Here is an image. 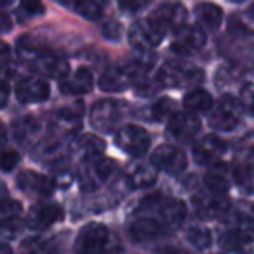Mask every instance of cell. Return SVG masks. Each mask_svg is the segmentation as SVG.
Instances as JSON below:
<instances>
[{
    "label": "cell",
    "mask_w": 254,
    "mask_h": 254,
    "mask_svg": "<svg viewBox=\"0 0 254 254\" xmlns=\"http://www.w3.org/2000/svg\"><path fill=\"white\" fill-rule=\"evenodd\" d=\"M164 37H166V32L150 16L134 21L127 30V40H129L132 49L139 51V53H148V51L159 47Z\"/></svg>",
    "instance_id": "obj_9"
},
{
    "label": "cell",
    "mask_w": 254,
    "mask_h": 254,
    "mask_svg": "<svg viewBox=\"0 0 254 254\" xmlns=\"http://www.w3.org/2000/svg\"><path fill=\"white\" fill-rule=\"evenodd\" d=\"M219 254H225V253H219Z\"/></svg>",
    "instance_id": "obj_49"
},
{
    "label": "cell",
    "mask_w": 254,
    "mask_h": 254,
    "mask_svg": "<svg viewBox=\"0 0 254 254\" xmlns=\"http://www.w3.org/2000/svg\"><path fill=\"white\" fill-rule=\"evenodd\" d=\"M214 106V99L212 96L209 94L207 91L204 89H191L190 92L185 94V99H183V108L187 113L190 115H205L209 113Z\"/></svg>",
    "instance_id": "obj_29"
},
{
    "label": "cell",
    "mask_w": 254,
    "mask_h": 254,
    "mask_svg": "<svg viewBox=\"0 0 254 254\" xmlns=\"http://www.w3.org/2000/svg\"><path fill=\"white\" fill-rule=\"evenodd\" d=\"M235 181V173H233V167L228 162H219L209 166L207 173L204 174V183L205 188L214 193L225 195L226 191L232 188V183Z\"/></svg>",
    "instance_id": "obj_22"
},
{
    "label": "cell",
    "mask_w": 254,
    "mask_h": 254,
    "mask_svg": "<svg viewBox=\"0 0 254 254\" xmlns=\"http://www.w3.org/2000/svg\"><path fill=\"white\" fill-rule=\"evenodd\" d=\"M94 87V77L87 68H78L71 75L60 82V91L64 96H84Z\"/></svg>",
    "instance_id": "obj_25"
},
{
    "label": "cell",
    "mask_w": 254,
    "mask_h": 254,
    "mask_svg": "<svg viewBox=\"0 0 254 254\" xmlns=\"http://www.w3.org/2000/svg\"><path fill=\"white\" fill-rule=\"evenodd\" d=\"M239 101L242 105L244 112L254 117V84H246L240 89Z\"/></svg>",
    "instance_id": "obj_36"
},
{
    "label": "cell",
    "mask_w": 254,
    "mask_h": 254,
    "mask_svg": "<svg viewBox=\"0 0 254 254\" xmlns=\"http://www.w3.org/2000/svg\"><path fill=\"white\" fill-rule=\"evenodd\" d=\"M152 68V60H136L110 66L99 77V89L105 92H124L131 85H138L145 80Z\"/></svg>",
    "instance_id": "obj_2"
},
{
    "label": "cell",
    "mask_w": 254,
    "mask_h": 254,
    "mask_svg": "<svg viewBox=\"0 0 254 254\" xmlns=\"http://www.w3.org/2000/svg\"><path fill=\"white\" fill-rule=\"evenodd\" d=\"M230 2H233V4H240V2H246V0H230Z\"/></svg>",
    "instance_id": "obj_47"
},
{
    "label": "cell",
    "mask_w": 254,
    "mask_h": 254,
    "mask_svg": "<svg viewBox=\"0 0 254 254\" xmlns=\"http://www.w3.org/2000/svg\"><path fill=\"white\" fill-rule=\"evenodd\" d=\"M105 148H106V143L101 138H98L96 134H78L75 138L73 145H71V152L80 157V162L82 160L92 159V157L103 155Z\"/></svg>",
    "instance_id": "obj_28"
},
{
    "label": "cell",
    "mask_w": 254,
    "mask_h": 254,
    "mask_svg": "<svg viewBox=\"0 0 254 254\" xmlns=\"http://www.w3.org/2000/svg\"><path fill=\"white\" fill-rule=\"evenodd\" d=\"M11 2H14V0H2V5H4V7H7Z\"/></svg>",
    "instance_id": "obj_46"
},
{
    "label": "cell",
    "mask_w": 254,
    "mask_h": 254,
    "mask_svg": "<svg viewBox=\"0 0 254 254\" xmlns=\"http://www.w3.org/2000/svg\"><path fill=\"white\" fill-rule=\"evenodd\" d=\"M253 211H254V205H253Z\"/></svg>",
    "instance_id": "obj_50"
},
{
    "label": "cell",
    "mask_w": 254,
    "mask_h": 254,
    "mask_svg": "<svg viewBox=\"0 0 254 254\" xmlns=\"http://www.w3.org/2000/svg\"><path fill=\"white\" fill-rule=\"evenodd\" d=\"M46 47L42 46V44L39 42L37 39H33V37H28V35H23L18 39V44H16V53H18V56L21 58L23 61H26V63H32V61H35L37 58L40 56V54L46 53Z\"/></svg>",
    "instance_id": "obj_32"
},
{
    "label": "cell",
    "mask_w": 254,
    "mask_h": 254,
    "mask_svg": "<svg viewBox=\"0 0 254 254\" xmlns=\"http://www.w3.org/2000/svg\"><path fill=\"white\" fill-rule=\"evenodd\" d=\"M235 183L246 193H254V146H249L239 153L233 164Z\"/></svg>",
    "instance_id": "obj_23"
},
{
    "label": "cell",
    "mask_w": 254,
    "mask_h": 254,
    "mask_svg": "<svg viewBox=\"0 0 254 254\" xmlns=\"http://www.w3.org/2000/svg\"><path fill=\"white\" fill-rule=\"evenodd\" d=\"M2 21H4V32H7V28H9V18H7V14H2Z\"/></svg>",
    "instance_id": "obj_45"
},
{
    "label": "cell",
    "mask_w": 254,
    "mask_h": 254,
    "mask_svg": "<svg viewBox=\"0 0 254 254\" xmlns=\"http://www.w3.org/2000/svg\"><path fill=\"white\" fill-rule=\"evenodd\" d=\"M119 2V7L124 12H138L141 9L146 7L148 0H117Z\"/></svg>",
    "instance_id": "obj_40"
},
{
    "label": "cell",
    "mask_w": 254,
    "mask_h": 254,
    "mask_svg": "<svg viewBox=\"0 0 254 254\" xmlns=\"http://www.w3.org/2000/svg\"><path fill=\"white\" fill-rule=\"evenodd\" d=\"M23 214V205L16 200H9L4 198L2 202V221H9V219H18Z\"/></svg>",
    "instance_id": "obj_37"
},
{
    "label": "cell",
    "mask_w": 254,
    "mask_h": 254,
    "mask_svg": "<svg viewBox=\"0 0 254 254\" xmlns=\"http://www.w3.org/2000/svg\"><path fill=\"white\" fill-rule=\"evenodd\" d=\"M193 14L204 32H216L223 23V9L212 2H198L193 7Z\"/></svg>",
    "instance_id": "obj_27"
},
{
    "label": "cell",
    "mask_w": 254,
    "mask_h": 254,
    "mask_svg": "<svg viewBox=\"0 0 254 254\" xmlns=\"http://www.w3.org/2000/svg\"><path fill=\"white\" fill-rule=\"evenodd\" d=\"M56 2L89 21H98L108 11V0H56Z\"/></svg>",
    "instance_id": "obj_24"
},
{
    "label": "cell",
    "mask_w": 254,
    "mask_h": 254,
    "mask_svg": "<svg viewBox=\"0 0 254 254\" xmlns=\"http://www.w3.org/2000/svg\"><path fill=\"white\" fill-rule=\"evenodd\" d=\"M115 145L131 157H141L150 150L152 138L143 127L136 124H126L115 132Z\"/></svg>",
    "instance_id": "obj_11"
},
{
    "label": "cell",
    "mask_w": 254,
    "mask_h": 254,
    "mask_svg": "<svg viewBox=\"0 0 254 254\" xmlns=\"http://www.w3.org/2000/svg\"><path fill=\"white\" fill-rule=\"evenodd\" d=\"M150 119L155 122H169L176 115V103L171 98H159L155 103H152L148 108Z\"/></svg>",
    "instance_id": "obj_33"
},
{
    "label": "cell",
    "mask_w": 254,
    "mask_h": 254,
    "mask_svg": "<svg viewBox=\"0 0 254 254\" xmlns=\"http://www.w3.org/2000/svg\"><path fill=\"white\" fill-rule=\"evenodd\" d=\"M193 204L195 214L200 219H218L221 216H225L230 211V200L228 197L221 193H214L211 190H202L197 191L191 198Z\"/></svg>",
    "instance_id": "obj_12"
},
{
    "label": "cell",
    "mask_w": 254,
    "mask_h": 254,
    "mask_svg": "<svg viewBox=\"0 0 254 254\" xmlns=\"http://www.w3.org/2000/svg\"><path fill=\"white\" fill-rule=\"evenodd\" d=\"M73 254H78V253H75V251H73Z\"/></svg>",
    "instance_id": "obj_48"
},
{
    "label": "cell",
    "mask_w": 254,
    "mask_h": 254,
    "mask_svg": "<svg viewBox=\"0 0 254 254\" xmlns=\"http://www.w3.org/2000/svg\"><path fill=\"white\" fill-rule=\"evenodd\" d=\"M23 254H61L54 237H32L23 242Z\"/></svg>",
    "instance_id": "obj_31"
},
{
    "label": "cell",
    "mask_w": 254,
    "mask_h": 254,
    "mask_svg": "<svg viewBox=\"0 0 254 254\" xmlns=\"http://www.w3.org/2000/svg\"><path fill=\"white\" fill-rule=\"evenodd\" d=\"M204 78L205 75L202 68L183 60L166 61L155 75V80L159 82L160 87L169 89H195V85H200Z\"/></svg>",
    "instance_id": "obj_4"
},
{
    "label": "cell",
    "mask_w": 254,
    "mask_h": 254,
    "mask_svg": "<svg viewBox=\"0 0 254 254\" xmlns=\"http://www.w3.org/2000/svg\"><path fill=\"white\" fill-rule=\"evenodd\" d=\"M205 46V32L198 25H185L174 33L171 51L178 56H191Z\"/></svg>",
    "instance_id": "obj_16"
},
{
    "label": "cell",
    "mask_w": 254,
    "mask_h": 254,
    "mask_svg": "<svg viewBox=\"0 0 254 254\" xmlns=\"http://www.w3.org/2000/svg\"><path fill=\"white\" fill-rule=\"evenodd\" d=\"M75 253L78 254H120L122 242L119 235L101 225V223H89L78 232L75 240Z\"/></svg>",
    "instance_id": "obj_3"
},
{
    "label": "cell",
    "mask_w": 254,
    "mask_h": 254,
    "mask_svg": "<svg viewBox=\"0 0 254 254\" xmlns=\"http://www.w3.org/2000/svg\"><path fill=\"white\" fill-rule=\"evenodd\" d=\"M51 96V85L44 77H26L16 85V98L23 105L42 103Z\"/></svg>",
    "instance_id": "obj_21"
},
{
    "label": "cell",
    "mask_w": 254,
    "mask_h": 254,
    "mask_svg": "<svg viewBox=\"0 0 254 254\" xmlns=\"http://www.w3.org/2000/svg\"><path fill=\"white\" fill-rule=\"evenodd\" d=\"M16 187L23 191L25 195L32 198H49L56 190L53 178L44 176V174L37 173V171H21L16 178Z\"/></svg>",
    "instance_id": "obj_15"
},
{
    "label": "cell",
    "mask_w": 254,
    "mask_h": 254,
    "mask_svg": "<svg viewBox=\"0 0 254 254\" xmlns=\"http://www.w3.org/2000/svg\"><path fill=\"white\" fill-rule=\"evenodd\" d=\"M150 164L157 171L178 176L187 169V155L173 145H160L150 155Z\"/></svg>",
    "instance_id": "obj_14"
},
{
    "label": "cell",
    "mask_w": 254,
    "mask_h": 254,
    "mask_svg": "<svg viewBox=\"0 0 254 254\" xmlns=\"http://www.w3.org/2000/svg\"><path fill=\"white\" fill-rule=\"evenodd\" d=\"M30 68L39 77L53 78V80H60V82L70 75V64H68V61L63 56H60L56 53H51V51H46L35 61H32Z\"/></svg>",
    "instance_id": "obj_18"
},
{
    "label": "cell",
    "mask_w": 254,
    "mask_h": 254,
    "mask_svg": "<svg viewBox=\"0 0 254 254\" xmlns=\"http://www.w3.org/2000/svg\"><path fill=\"white\" fill-rule=\"evenodd\" d=\"M187 240L195 247V249H207L211 246V230L202 225H193L187 230Z\"/></svg>",
    "instance_id": "obj_34"
},
{
    "label": "cell",
    "mask_w": 254,
    "mask_h": 254,
    "mask_svg": "<svg viewBox=\"0 0 254 254\" xmlns=\"http://www.w3.org/2000/svg\"><path fill=\"white\" fill-rule=\"evenodd\" d=\"M187 205L160 191L150 193L138 202L129 221V235L134 242H148L171 233L183 225Z\"/></svg>",
    "instance_id": "obj_1"
},
{
    "label": "cell",
    "mask_w": 254,
    "mask_h": 254,
    "mask_svg": "<svg viewBox=\"0 0 254 254\" xmlns=\"http://www.w3.org/2000/svg\"><path fill=\"white\" fill-rule=\"evenodd\" d=\"M242 105L239 99L233 96H223L218 103H214L212 110L207 113V122L209 127H212L216 132H230L233 131L240 124V117H242Z\"/></svg>",
    "instance_id": "obj_8"
},
{
    "label": "cell",
    "mask_w": 254,
    "mask_h": 254,
    "mask_svg": "<svg viewBox=\"0 0 254 254\" xmlns=\"http://www.w3.org/2000/svg\"><path fill=\"white\" fill-rule=\"evenodd\" d=\"M19 164V155L14 150H4V155H2V169L5 173H11L16 166Z\"/></svg>",
    "instance_id": "obj_39"
},
{
    "label": "cell",
    "mask_w": 254,
    "mask_h": 254,
    "mask_svg": "<svg viewBox=\"0 0 254 254\" xmlns=\"http://www.w3.org/2000/svg\"><path fill=\"white\" fill-rule=\"evenodd\" d=\"M64 218V211L60 204L54 202H39L32 205L26 214V226L33 232H44L56 223H61Z\"/></svg>",
    "instance_id": "obj_13"
},
{
    "label": "cell",
    "mask_w": 254,
    "mask_h": 254,
    "mask_svg": "<svg viewBox=\"0 0 254 254\" xmlns=\"http://www.w3.org/2000/svg\"><path fill=\"white\" fill-rule=\"evenodd\" d=\"M200 131V122L195 115L187 112H178L173 119L167 122L166 134L174 143H190Z\"/></svg>",
    "instance_id": "obj_19"
},
{
    "label": "cell",
    "mask_w": 254,
    "mask_h": 254,
    "mask_svg": "<svg viewBox=\"0 0 254 254\" xmlns=\"http://www.w3.org/2000/svg\"><path fill=\"white\" fill-rule=\"evenodd\" d=\"M129 113V106L122 99L105 98L94 103L89 113V122L99 132H117L122 127L124 119Z\"/></svg>",
    "instance_id": "obj_5"
},
{
    "label": "cell",
    "mask_w": 254,
    "mask_h": 254,
    "mask_svg": "<svg viewBox=\"0 0 254 254\" xmlns=\"http://www.w3.org/2000/svg\"><path fill=\"white\" fill-rule=\"evenodd\" d=\"M117 162L105 155L92 157V159L82 160L78 169V183L80 188L87 193L99 190L106 183L113 180L117 174Z\"/></svg>",
    "instance_id": "obj_6"
},
{
    "label": "cell",
    "mask_w": 254,
    "mask_h": 254,
    "mask_svg": "<svg viewBox=\"0 0 254 254\" xmlns=\"http://www.w3.org/2000/svg\"><path fill=\"white\" fill-rule=\"evenodd\" d=\"M53 181L56 185V188H68L73 181V173H71V167L68 166V162H64L63 159L58 160L56 166L53 169Z\"/></svg>",
    "instance_id": "obj_35"
},
{
    "label": "cell",
    "mask_w": 254,
    "mask_h": 254,
    "mask_svg": "<svg viewBox=\"0 0 254 254\" xmlns=\"http://www.w3.org/2000/svg\"><path fill=\"white\" fill-rule=\"evenodd\" d=\"M23 221L21 218L18 219H9V221H2V239L4 240H11L14 237H18L23 230Z\"/></svg>",
    "instance_id": "obj_38"
},
{
    "label": "cell",
    "mask_w": 254,
    "mask_h": 254,
    "mask_svg": "<svg viewBox=\"0 0 254 254\" xmlns=\"http://www.w3.org/2000/svg\"><path fill=\"white\" fill-rule=\"evenodd\" d=\"M9 63H11V49L7 44H2V70H4V73L7 71Z\"/></svg>",
    "instance_id": "obj_42"
},
{
    "label": "cell",
    "mask_w": 254,
    "mask_h": 254,
    "mask_svg": "<svg viewBox=\"0 0 254 254\" xmlns=\"http://www.w3.org/2000/svg\"><path fill=\"white\" fill-rule=\"evenodd\" d=\"M0 251H2L0 254H12V249H11V246H9L7 240H4V242H2V247H0Z\"/></svg>",
    "instance_id": "obj_44"
},
{
    "label": "cell",
    "mask_w": 254,
    "mask_h": 254,
    "mask_svg": "<svg viewBox=\"0 0 254 254\" xmlns=\"http://www.w3.org/2000/svg\"><path fill=\"white\" fill-rule=\"evenodd\" d=\"M228 150V145L223 138H219L218 134H207L204 138H200L191 148V155L193 160L198 166H212V164L219 162L223 159V155Z\"/></svg>",
    "instance_id": "obj_17"
},
{
    "label": "cell",
    "mask_w": 254,
    "mask_h": 254,
    "mask_svg": "<svg viewBox=\"0 0 254 254\" xmlns=\"http://www.w3.org/2000/svg\"><path fill=\"white\" fill-rule=\"evenodd\" d=\"M44 129V124L40 122V119L37 117H23L21 120L14 124V132L16 139L23 145H28V143H37L40 138V132Z\"/></svg>",
    "instance_id": "obj_30"
},
{
    "label": "cell",
    "mask_w": 254,
    "mask_h": 254,
    "mask_svg": "<svg viewBox=\"0 0 254 254\" xmlns=\"http://www.w3.org/2000/svg\"><path fill=\"white\" fill-rule=\"evenodd\" d=\"M219 246L226 253L249 254L254 246V216L240 214L235 225L221 233Z\"/></svg>",
    "instance_id": "obj_7"
},
{
    "label": "cell",
    "mask_w": 254,
    "mask_h": 254,
    "mask_svg": "<svg viewBox=\"0 0 254 254\" xmlns=\"http://www.w3.org/2000/svg\"><path fill=\"white\" fill-rule=\"evenodd\" d=\"M2 96H0V99H2V106H5L7 105V99H9V84H7V80H2Z\"/></svg>",
    "instance_id": "obj_43"
},
{
    "label": "cell",
    "mask_w": 254,
    "mask_h": 254,
    "mask_svg": "<svg viewBox=\"0 0 254 254\" xmlns=\"http://www.w3.org/2000/svg\"><path fill=\"white\" fill-rule=\"evenodd\" d=\"M155 180H157V169L152 164L132 162L129 164V167L126 171V183L132 190L152 187L155 183Z\"/></svg>",
    "instance_id": "obj_26"
},
{
    "label": "cell",
    "mask_w": 254,
    "mask_h": 254,
    "mask_svg": "<svg viewBox=\"0 0 254 254\" xmlns=\"http://www.w3.org/2000/svg\"><path fill=\"white\" fill-rule=\"evenodd\" d=\"M85 106L80 99L63 106L51 117V129L56 132V138H71L80 131L82 117H84Z\"/></svg>",
    "instance_id": "obj_10"
},
{
    "label": "cell",
    "mask_w": 254,
    "mask_h": 254,
    "mask_svg": "<svg viewBox=\"0 0 254 254\" xmlns=\"http://www.w3.org/2000/svg\"><path fill=\"white\" fill-rule=\"evenodd\" d=\"M103 35L110 40H119L120 37V25L119 23H112L110 21L108 25L103 26Z\"/></svg>",
    "instance_id": "obj_41"
},
{
    "label": "cell",
    "mask_w": 254,
    "mask_h": 254,
    "mask_svg": "<svg viewBox=\"0 0 254 254\" xmlns=\"http://www.w3.org/2000/svg\"><path fill=\"white\" fill-rule=\"evenodd\" d=\"M187 7L180 2H166L160 4L155 11L150 14V18L164 30V32H174L176 33L180 28L187 25Z\"/></svg>",
    "instance_id": "obj_20"
}]
</instances>
